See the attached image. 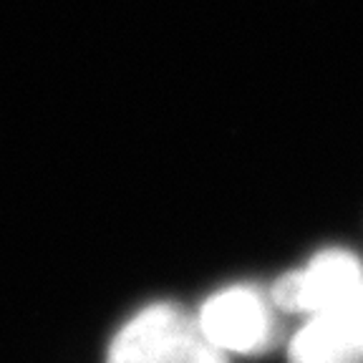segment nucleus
<instances>
[{"mask_svg":"<svg viewBox=\"0 0 363 363\" xmlns=\"http://www.w3.org/2000/svg\"><path fill=\"white\" fill-rule=\"evenodd\" d=\"M106 363H230V358L204 335L197 315L172 303H154L113 335Z\"/></svg>","mask_w":363,"mask_h":363,"instance_id":"f257e3e1","label":"nucleus"},{"mask_svg":"<svg viewBox=\"0 0 363 363\" xmlns=\"http://www.w3.org/2000/svg\"><path fill=\"white\" fill-rule=\"evenodd\" d=\"M265 293L252 285H230L210 295L197 313L204 335L225 353L255 356L275 343V315Z\"/></svg>","mask_w":363,"mask_h":363,"instance_id":"f03ea898","label":"nucleus"},{"mask_svg":"<svg viewBox=\"0 0 363 363\" xmlns=\"http://www.w3.org/2000/svg\"><path fill=\"white\" fill-rule=\"evenodd\" d=\"M363 283V262L353 252L330 247L318 252L303 270H293L270 290V303L293 315H318L340 303Z\"/></svg>","mask_w":363,"mask_h":363,"instance_id":"7ed1b4c3","label":"nucleus"},{"mask_svg":"<svg viewBox=\"0 0 363 363\" xmlns=\"http://www.w3.org/2000/svg\"><path fill=\"white\" fill-rule=\"evenodd\" d=\"M290 363H363V283L328 311L308 318L288 348Z\"/></svg>","mask_w":363,"mask_h":363,"instance_id":"20e7f679","label":"nucleus"}]
</instances>
